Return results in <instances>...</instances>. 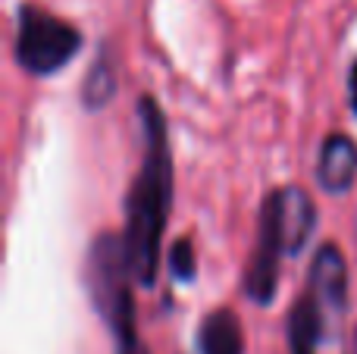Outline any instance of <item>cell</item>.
<instances>
[{
  "label": "cell",
  "instance_id": "cell-1",
  "mask_svg": "<svg viewBox=\"0 0 357 354\" xmlns=\"http://www.w3.org/2000/svg\"><path fill=\"white\" fill-rule=\"evenodd\" d=\"M138 123H142V167L126 192V226L123 245L129 257L132 276L138 288L157 286V270H160L163 236L169 223V207H173V151H169V129L167 113L157 104L154 94L138 98Z\"/></svg>",
  "mask_w": 357,
  "mask_h": 354
},
{
  "label": "cell",
  "instance_id": "cell-2",
  "mask_svg": "<svg viewBox=\"0 0 357 354\" xmlns=\"http://www.w3.org/2000/svg\"><path fill=\"white\" fill-rule=\"evenodd\" d=\"M85 288L94 314L110 330L116 354H151L138 332V307L132 292L135 276L119 232H100L91 238L85 254Z\"/></svg>",
  "mask_w": 357,
  "mask_h": 354
},
{
  "label": "cell",
  "instance_id": "cell-3",
  "mask_svg": "<svg viewBox=\"0 0 357 354\" xmlns=\"http://www.w3.org/2000/svg\"><path fill=\"white\" fill-rule=\"evenodd\" d=\"M85 35L75 22L56 16V13L44 10L38 3L16 6V63L35 79H47L56 75L79 56Z\"/></svg>",
  "mask_w": 357,
  "mask_h": 354
},
{
  "label": "cell",
  "instance_id": "cell-4",
  "mask_svg": "<svg viewBox=\"0 0 357 354\" xmlns=\"http://www.w3.org/2000/svg\"><path fill=\"white\" fill-rule=\"evenodd\" d=\"M282 257H289V248H285V236H282V226H279L276 204L266 194L257 213V236H254V248L248 254L245 279H241V292L248 295V301H254L260 307H270L276 301Z\"/></svg>",
  "mask_w": 357,
  "mask_h": 354
},
{
  "label": "cell",
  "instance_id": "cell-5",
  "mask_svg": "<svg viewBox=\"0 0 357 354\" xmlns=\"http://www.w3.org/2000/svg\"><path fill=\"white\" fill-rule=\"evenodd\" d=\"M348 286H351V276H348L345 251L335 242H323L314 251V261L307 267V288H304V295L317 305V311L323 314L333 336L339 332L342 320L348 314Z\"/></svg>",
  "mask_w": 357,
  "mask_h": 354
},
{
  "label": "cell",
  "instance_id": "cell-6",
  "mask_svg": "<svg viewBox=\"0 0 357 354\" xmlns=\"http://www.w3.org/2000/svg\"><path fill=\"white\" fill-rule=\"evenodd\" d=\"M357 179V141L345 132H329L317 154V185L333 198H345Z\"/></svg>",
  "mask_w": 357,
  "mask_h": 354
},
{
  "label": "cell",
  "instance_id": "cell-7",
  "mask_svg": "<svg viewBox=\"0 0 357 354\" xmlns=\"http://www.w3.org/2000/svg\"><path fill=\"white\" fill-rule=\"evenodd\" d=\"M270 198H273V204H276L279 226H282L289 257H298L304 248H307L310 236L317 232V204L310 201V194L298 185L273 188Z\"/></svg>",
  "mask_w": 357,
  "mask_h": 354
},
{
  "label": "cell",
  "instance_id": "cell-8",
  "mask_svg": "<svg viewBox=\"0 0 357 354\" xmlns=\"http://www.w3.org/2000/svg\"><path fill=\"white\" fill-rule=\"evenodd\" d=\"M285 336H289V354H317L323 342L335 339L307 295H298L291 305L289 320H285Z\"/></svg>",
  "mask_w": 357,
  "mask_h": 354
},
{
  "label": "cell",
  "instance_id": "cell-9",
  "mask_svg": "<svg viewBox=\"0 0 357 354\" xmlns=\"http://www.w3.org/2000/svg\"><path fill=\"white\" fill-rule=\"evenodd\" d=\"M197 354H245V330L232 307H216L197 323Z\"/></svg>",
  "mask_w": 357,
  "mask_h": 354
},
{
  "label": "cell",
  "instance_id": "cell-10",
  "mask_svg": "<svg viewBox=\"0 0 357 354\" xmlns=\"http://www.w3.org/2000/svg\"><path fill=\"white\" fill-rule=\"evenodd\" d=\"M116 88H119V79H116V66H113V56L110 50H100L94 56L91 69L85 72L82 79V107L88 113H98L116 98Z\"/></svg>",
  "mask_w": 357,
  "mask_h": 354
},
{
  "label": "cell",
  "instance_id": "cell-11",
  "mask_svg": "<svg viewBox=\"0 0 357 354\" xmlns=\"http://www.w3.org/2000/svg\"><path fill=\"white\" fill-rule=\"evenodd\" d=\"M167 267H169V276L178 286H191L197 276V257H195V245H191L188 236L176 238L173 248L167 251Z\"/></svg>",
  "mask_w": 357,
  "mask_h": 354
},
{
  "label": "cell",
  "instance_id": "cell-12",
  "mask_svg": "<svg viewBox=\"0 0 357 354\" xmlns=\"http://www.w3.org/2000/svg\"><path fill=\"white\" fill-rule=\"evenodd\" d=\"M348 107H351V113L357 116V56H354L351 69H348Z\"/></svg>",
  "mask_w": 357,
  "mask_h": 354
},
{
  "label": "cell",
  "instance_id": "cell-13",
  "mask_svg": "<svg viewBox=\"0 0 357 354\" xmlns=\"http://www.w3.org/2000/svg\"><path fill=\"white\" fill-rule=\"evenodd\" d=\"M345 354H357V326L351 330V339H348V345H345Z\"/></svg>",
  "mask_w": 357,
  "mask_h": 354
}]
</instances>
